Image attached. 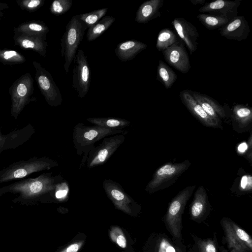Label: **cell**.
Returning a JSON list of instances; mask_svg holds the SVG:
<instances>
[{
	"label": "cell",
	"mask_w": 252,
	"mask_h": 252,
	"mask_svg": "<svg viewBox=\"0 0 252 252\" xmlns=\"http://www.w3.org/2000/svg\"><path fill=\"white\" fill-rule=\"evenodd\" d=\"M239 189L240 191H249L252 189V177L251 175H245L242 177Z\"/></svg>",
	"instance_id": "cell-38"
},
{
	"label": "cell",
	"mask_w": 252,
	"mask_h": 252,
	"mask_svg": "<svg viewBox=\"0 0 252 252\" xmlns=\"http://www.w3.org/2000/svg\"><path fill=\"white\" fill-rule=\"evenodd\" d=\"M63 180L60 175L45 172L34 178H25L0 188V196L6 193L17 194L15 201L29 203L49 194L58 183Z\"/></svg>",
	"instance_id": "cell-1"
},
{
	"label": "cell",
	"mask_w": 252,
	"mask_h": 252,
	"mask_svg": "<svg viewBox=\"0 0 252 252\" xmlns=\"http://www.w3.org/2000/svg\"><path fill=\"white\" fill-rule=\"evenodd\" d=\"M233 129L239 133L251 129L252 126V109L251 107L236 104L233 106L231 114Z\"/></svg>",
	"instance_id": "cell-17"
},
{
	"label": "cell",
	"mask_w": 252,
	"mask_h": 252,
	"mask_svg": "<svg viewBox=\"0 0 252 252\" xmlns=\"http://www.w3.org/2000/svg\"><path fill=\"white\" fill-rule=\"evenodd\" d=\"M190 92L206 113L218 124L221 125L220 118L226 116L224 108L213 98L205 94L191 90Z\"/></svg>",
	"instance_id": "cell-18"
},
{
	"label": "cell",
	"mask_w": 252,
	"mask_h": 252,
	"mask_svg": "<svg viewBox=\"0 0 252 252\" xmlns=\"http://www.w3.org/2000/svg\"><path fill=\"white\" fill-rule=\"evenodd\" d=\"M72 87L80 98L88 93L91 83V72L87 58L82 49H79L74 58Z\"/></svg>",
	"instance_id": "cell-10"
},
{
	"label": "cell",
	"mask_w": 252,
	"mask_h": 252,
	"mask_svg": "<svg viewBox=\"0 0 252 252\" xmlns=\"http://www.w3.org/2000/svg\"><path fill=\"white\" fill-rule=\"evenodd\" d=\"M197 18L206 28L211 30L220 29L229 21L226 18L206 13L198 14Z\"/></svg>",
	"instance_id": "cell-30"
},
{
	"label": "cell",
	"mask_w": 252,
	"mask_h": 252,
	"mask_svg": "<svg viewBox=\"0 0 252 252\" xmlns=\"http://www.w3.org/2000/svg\"><path fill=\"white\" fill-rule=\"evenodd\" d=\"M84 243V240L76 241L68 245L60 252H78Z\"/></svg>",
	"instance_id": "cell-40"
},
{
	"label": "cell",
	"mask_w": 252,
	"mask_h": 252,
	"mask_svg": "<svg viewBox=\"0 0 252 252\" xmlns=\"http://www.w3.org/2000/svg\"><path fill=\"white\" fill-rule=\"evenodd\" d=\"M125 129H107L97 126H87L82 123L75 125L73 129L72 142L77 155H83L79 169L85 165L89 152L94 147L97 141L115 134H126Z\"/></svg>",
	"instance_id": "cell-2"
},
{
	"label": "cell",
	"mask_w": 252,
	"mask_h": 252,
	"mask_svg": "<svg viewBox=\"0 0 252 252\" xmlns=\"http://www.w3.org/2000/svg\"><path fill=\"white\" fill-rule=\"evenodd\" d=\"M196 186H188L180 191L170 202L166 215L165 221L172 235L181 236L182 215L187 201Z\"/></svg>",
	"instance_id": "cell-7"
},
{
	"label": "cell",
	"mask_w": 252,
	"mask_h": 252,
	"mask_svg": "<svg viewBox=\"0 0 252 252\" xmlns=\"http://www.w3.org/2000/svg\"><path fill=\"white\" fill-rule=\"evenodd\" d=\"M125 134H118L105 137L97 146L89 153L86 160L87 167L91 169L105 164L123 144Z\"/></svg>",
	"instance_id": "cell-8"
},
{
	"label": "cell",
	"mask_w": 252,
	"mask_h": 252,
	"mask_svg": "<svg viewBox=\"0 0 252 252\" xmlns=\"http://www.w3.org/2000/svg\"><path fill=\"white\" fill-rule=\"evenodd\" d=\"M241 1V0H217L205 3L198 11L202 13L226 18L229 20L237 16Z\"/></svg>",
	"instance_id": "cell-13"
},
{
	"label": "cell",
	"mask_w": 252,
	"mask_h": 252,
	"mask_svg": "<svg viewBox=\"0 0 252 252\" xmlns=\"http://www.w3.org/2000/svg\"><path fill=\"white\" fill-rule=\"evenodd\" d=\"M59 165L58 162L46 157H34L13 162L0 171V184L22 179L31 174L49 170Z\"/></svg>",
	"instance_id": "cell-3"
},
{
	"label": "cell",
	"mask_w": 252,
	"mask_h": 252,
	"mask_svg": "<svg viewBox=\"0 0 252 252\" xmlns=\"http://www.w3.org/2000/svg\"><path fill=\"white\" fill-rule=\"evenodd\" d=\"M33 64L37 83L46 101L51 107L59 106L62 103V96L51 75L37 62L33 61Z\"/></svg>",
	"instance_id": "cell-9"
},
{
	"label": "cell",
	"mask_w": 252,
	"mask_h": 252,
	"mask_svg": "<svg viewBox=\"0 0 252 252\" xmlns=\"http://www.w3.org/2000/svg\"><path fill=\"white\" fill-rule=\"evenodd\" d=\"M179 95L182 103L202 124L208 127L222 128L221 125L211 118L194 99L190 90H183L180 92Z\"/></svg>",
	"instance_id": "cell-16"
},
{
	"label": "cell",
	"mask_w": 252,
	"mask_h": 252,
	"mask_svg": "<svg viewBox=\"0 0 252 252\" xmlns=\"http://www.w3.org/2000/svg\"><path fill=\"white\" fill-rule=\"evenodd\" d=\"M190 2L193 5L197 4H205L206 3L205 0H189Z\"/></svg>",
	"instance_id": "cell-44"
},
{
	"label": "cell",
	"mask_w": 252,
	"mask_h": 252,
	"mask_svg": "<svg viewBox=\"0 0 252 252\" xmlns=\"http://www.w3.org/2000/svg\"><path fill=\"white\" fill-rule=\"evenodd\" d=\"M158 252H166L165 250V248H164V245H163V243L162 241L161 242V243H160V246H159V249Z\"/></svg>",
	"instance_id": "cell-46"
},
{
	"label": "cell",
	"mask_w": 252,
	"mask_h": 252,
	"mask_svg": "<svg viewBox=\"0 0 252 252\" xmlns=\"http://www.w3.org/2000/svg\"><path fill=\"white\" fill-rule=\"evenodd\" d=\"M172 25L191 55L197 48L199 33L196 28L183 18H176Z\"/></svg>",
	"instance_id": "cell-14"
},
{
	"label": "cell",
	"mask_w": 252,
	"mask_h": 252,
	"mask_svg": "<svg viewBox=\"0 0 252 252\" xmlns=\"http://www.w3.org/2000/svg\"><path fill=\"white\" fill-rule=\"evenodd\" d=\"M250 32L249 25L244 16L238 15L229 20L219 29L220 33L222 36L238 41L246 39Z\"/></svg>",
	"instance_id": "cell-15"
},
{
	"label": "cell",
	"mask_w": 252,
	"mask_h": 252,
	"mask_svg": "<svg viewBox=\"0 0 252 252\" xmlns=\"http://www.w3.org/2000/svg\"><path fill=\"white\" fill-rule=\"evenodd\" d=\"M107 11V8H103L90 12L79 14L78 15V16L87 28H89L105 16Z\"/></svg>",
	"instance_id": "cell-31"
},
{
	"label": "cell",
	"mask_w": 252,
	"mask_h": 252,
	"mask_svg": "<svg viewBox=\"0 0 252 252\" xmlns=\"http://www.w3.org/2000/svg\"><path fill=\"white\" fill-rule=\"evenodd\" d=\"M248 152L247 154V156L248 159L250 161V163H252V133L250 134V136L248 139Z\"/></svg>",
	"instance_id": "cell-41"
},
{
	"label": "cell",
	"mask_w": 252,
	"mask_h": 252,
	"mask_svg": "<svg viewBox=\"0 0 252 252\" xmlns=\"http://www.w3.org/2000/svg\"><path fill=\"white\" fill-rule=\"evenodd\" d=\"M69 192L68 183L65 180H63L57 184L53 190L49 194L53 195L57 201L62 202L67 199Z\"/></svg>",
	"instance_id": "cell-33"
},
{
	"label": "cell",
	"mask_w": 252,
	"mask_h": 252,
	"mask_svg": "<svg viewBox=\"0 0 252 252\" xmlns=\"http://www.w3.org/2000/svg\"><path fill=\"white\" fill-rule=\"evenodd\" d=\"M87 121L94 124L107 129L123 130L130 125L128 120L115 117H93L87 119Z\"/></svg>",
	"instance_id": "cell-23"
},
{
	"label": "cell",
	"mask_w": 252,
	"mask_h": 252,
	"mask_svg": "<svg viewBox=\"0 0 252 252\" xmlns=\"http://www.w3.org/2000/svg\"><path fill=\"white\" fill-rule=\"evenodd\" d=\"M17 2L20 7L29 11H33L42 6L44 3L42 0H25L17 1Z\"/></svg>",
	"instance_id": "cell-37"
},
{
	"label": "cell",
	"mask_w": 252,
	"mask_h": 252,
	"mask_svg": "<svg viewBox=\"0 0 252 252\" xmlns=\"http://www.w3.org/2000/svg\"><path fill=\"white\" fill-rule=\"evenodd\" d=\"M115 18L112 16H105L97 23L89 28L86 34L87 40L92 41L104 33L114 22Z\"/></svg>",
	"instance_id": "cell-28"
},
{
	"label": "cell",
	"mask_w": 252,
	"mask_h": 252,
	"mask_svg": "<svg viewBox=\"0 0 252 252\" xmlns=\"http://www.w3.org/2000/svg\"><path fill=\"white\" fill-rule=\"evenodd\" d=\"M164 247L166 252H176L174 248L166 240H162Z\"/></svg>",
	"instance_id": "cell-42"
},
{
	"label": "cell",
	"mask_w": 252,
	"mask_h": 252,
	"mask_svg": "<svg viewBox=\"0 0 252 252\" xmlns=\"http://www.w3.org/2000/svg\"><path fill=\"white\" fill-rule=\"evenodd\" d=\"M199 247L200 252H217L215 244L211 240L200 242Z\"/></svg>",
	"instance_id": "cell-39"
},
{
	"label": "cell",
	"mask_w": 252,
	"mask_h": 252,
	"mask_svg": "<svg viewBox=\"0 0 252 252\" xmlns=\"http://www.w3.org/2000/svg\"><path fill=\"white\" fill-rule=\"evenodd\" d=\"M4 144V135L2 134L1 129H0V154L3 151V145Z\"/></svg>",
	"instance_id": "cell-43"
},
{
	"label": "cell",
	"mask_w": 252,
	"mask_h": 252,
	"mask_svg": "<svg viewBox=\"0 0 252 252\" xmlns=\"http://www.w3.org/2000/svg\"><path fill=\"white\" fill-rule=\"evenodd\" d=\"M191 163L188 160L180 163H167L158 168L148 183L145 191L153 193L163 189L174 184L181 174L186 171Z\"/></svg>",
	"instance_id": "cell-5"
},
{
	"label": "cell",
	"mask_w": 252,
	"mask_h": 252,
	"mask_svg": "<svg viewBox=\"0 0 252 252\" xmlns=\"http://www.w3.org/2000/svg\"><path fill=\"white\" fill-rule=\"evenodd\" d=\"M7 8L8 6L6 3L0 2V17L3 16V10Z\"/></svg>",
	"instance_id": "cell-45"
},
{
	"label": "cell",
	"mask_w": 252,
	"mask_h": 252,
	"mask_svg": "<svg viewBox=\"0 0 252 252\" xmlns=\"http://www.w3.org/2000/svg\"><path fill=\"white\" fill-rule=\"evenodd\" d=\"M49 31L48 27L44 23L35 21L22 23L14 29V32L46 37Z\"/></svg>",
	"instance_id": "cell-26"
},
{
	"label": "cell",
	"mask_w": 252,
	"mask_h": 252,
	"mask_svg": "<svg viewBox=\"0 0 252 252\" xmlns=\"http://www.w3.org/2000/svg\"><path fill=\"white\" fill-rule=\"evenodd\" d=\"M25 57L15 50H0V62L5 64L23 63Z\"/></svg>",
	"instance_id": "cell-32"
},
{
	"label": "cell",
	"mask_w": 252,
	"mask_h": 252,
	"mask_svg": "<svg viewBox=\"0 0 252 252\" xmlns=\"http://www.w3.org/2000/svg\"><path fill=\"white\" fill-rule=\"evenodd\" d=\"M111 240L122 248L126 246V240L122 229L118 226H112L109 231Z\"/></svg>",
	"instance_id": "cell-35"
},
{
	"label": "cell",
	"mask_w": 252,
	"mask_h": 252,
	"mask_svg": "<svg viewBox=\"0 0 252 252\" xmlns=\"http://www.w3.org/2000/svg\"><path fill=\"white\" fill-rule=\"evenodd\" d=\"M147 47V44L142 42L131 40L119 43L114 51L120 61L126 62L133 60Z\"/></svg>",
	"instance_id": "cell-21"
},
{
	"label": "cell",
	"mask_w": 252,
	"mask_h": 252,
	"mask_svg": "<svg viewBox=\"0 0 252 252\" xmlns=\"http://www.w3.org/2000/svg\"><path fill=\"white\" fill-rule=\"evenodd\" d=\"M208 204V196L205 188L201 186L195 191L191 206V215L193 218L201 217L206 211Z\"/></svg>",
	"instance_id": "cell-24"
},
{
	"label": "cell",
	"mask_w": 252,
	"mask_h": 252,
	"mask_svg": "<svg viewBox=\"0 0 252 252\" xmlns=\"http://www.w3.org/2000/svg\"><path fill=\"white\" fill-rule=\"evenodd\" d=\"M72 5L71 0H55L52 2L50 10L53 14L60 15L69 10Z\"/></svg>",
	"instance_id": "cell-34"
},
{
	"label": "cell",
	"mask_w": 252,
	"mask_h": 252,
	"mask_svg": "<svg viewBox=\"0 0 252 252\" xmlns=\"http://www.w3.org/2000/svg\"><path fill=\"white\" fill-rule=\"evenodd\" d=\"M175 33L168 28L161 30L158 33L156 43V48L159 51H163L178 41Z\"/></svg>",
	"instance_id": "cell-29"
},
{
	"label": "cell",
	"mask_w": 252,
	"mask_h": 252,
	"mask_svg": "<svg viewBox=\"0 0 252 252\" xmlns=\"http://www.w3.org/2000/svg\"><path fill=\"white\" fill-rule=\"evenodd\" d=\"M222 225L228 247L231 252H250L252 251L234 233L230 221L226 220H223Z\"/></svg>",
	"instance_id": "cell-25"
},
{
	"label": "cell",
	"mask_w": 252,
	"mask_h": 252,
	"mask_svg": "<svg viewBox=\"0 0 252 252\" xmlns=\"http://www.w3.org/2000/svg\"><path fill=\"white\" fill-rule=\"evenodd\" d=\"M163 0H149L142 3L138 9L135 21L139 24H146L160 16V8Z\"/></svg>",
	"instance_id": "cell-22"
},
{
	"label": "cell",
	"mask_w": 252,
	"mask_h": 252,
	"mask_svg": "<svg viewBox=\"0 0 252 252\" xmlns=\"http://www.w3.org/2000/svg\"><path fill=\"white\" fill-rule=\"evenodd\" d=\"M46 37L14 32V40L15 44L21 48L32 49L41 56L45 57L47 47Z\"/></svg>",
	"instance_id": "cell-19"
},
{
	"label": "cell",
	"mask_w": 252,
	"mask_h": 252,
	"mask_svg": "<svg viewBox=\"0 0 252 252\" xmlns=\"http://www.w3.org/2000/svg\"><path fill=\"white\" fill-rule=\"evenodd\" d=\"M11 96L10 114L17 119L25 107L32 101L33 92V80L29 73L16 79L9 91Z\"/></svg>",
	"instance_id": "cell-6"
},
{
	"label": "cell",
	"mask_w": 252,
	"mask_h": 252,
	"mask_svg": "<svg viewBox=\"0 0 252 252\" xmlns=\"http://www.w3.org/2000/svg\"><path fill=\"white\" fill-rule=\"evenodd\" d=\"M230 222L232 230L236 235L252 251V240L250 235L235 223Z\"/></svg>",
	"instance_id": "cell-36"
},
{
	"label": "cell",
	"mask_w": 252,
	"mask_h": 252,
	"mask_svg": "<svg viewBox=\"0 0 252 252\" xmlns=\"http://www.w3.org/2000/svg\"><path fill=\"white\" fill-rule=\"evenodd\" d=\"M157 78L166 89L170 88L177 80L175 72L161 60L158 61Z\"/></svg>",
	"instance_id": "cell-27"
},
{
	"label": "cell",
	"mask_w": 252,
	"mask_h": 252,
	"mask_svg": "<svg viewBox=\"0 0 252 252\" xmlns=\"http://www.w3.org/2000/svg\"><path fill=\"white\" fill-rule=\"evenodd\" d=\"M87 29L78 15L73 16L65 27V30L61 39L62 57L64 58L63 67L65 73L69 71L70 65Z\"/></svg>",
	"instance_id": "cell-4"
},
{
	"label": "cell",
	"mask_w": 252,
	"mask_h": 252,
	"mask_svg": "<svg viewBox=\"0 0 252 252\" xmlns=\"http://www.w3.org/2000/svg\"><path fill=\"white\" fill-rule=\"evenodd\" d=\"M102 185L106 194L116 209L128 215L132 214L136 203L120 184L108 179L103 181Z\"/></svg>",
	"instance_id": "cell-11"
},
{
	"label": "cell",
	"mask_w": 252,
	"mask_h": 252,
	"mask_svg": "<svg viewBox=\"0 0 252 252\" xmlns=\"http://www.w3.org/2000/svg\"><path fill=\"white\" fill-rule=\"evenodd\" d=\"M162 54L167 63L181 73H187L190 69L189 58L181 40L162 51Z\"/></svg>",
	"instance_id": "cell-12"
},
{
	"label": "cell",
	"mask_w": 252,
	"mask_h": 252,
	"mask_svg": "<svg viewBox=\"0 0 252 252\" xmlns=\"http://www.w3.org/2000/svg\"><path fill=\"white\" fill-rule=\"evenodd\" d=\"M35 132L33 126L29 124L22 128L15 129L4 135L3 151L19 147L28 141Z\"/></svg>",
	"instance_id": "cell-20"
}]
</instances>
